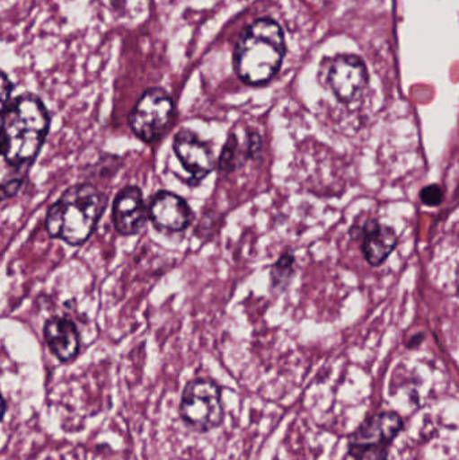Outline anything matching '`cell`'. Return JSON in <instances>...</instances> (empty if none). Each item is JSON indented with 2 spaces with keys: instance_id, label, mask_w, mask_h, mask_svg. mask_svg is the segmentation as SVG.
Instances as JSON below:
<instances>
[{
  "instance_id": "cell-5",
  "label": "cell",
  "mask_w": 459,
  "mask_h": 460,
  "mask_svg": "<svg viewBox=\"0 0 459 460\" xmlns=\"http://www.w3.org/2000/svg\"><path fill=\"white\" fill-rule=\"evenodd\" d=\"M174 116V102L166 91L150 88L139 97L129 113L132 132L146 143H154L163 137Z\"/></svg>"
},
{
  "instance_id": "cell-13",
  "label": "cell",
  "mask_w": 459,
  "mask_h": 460,
  "mask_svg": "<svg viewBox=\"0 0 459 460\" xmlns=\"http://www.w3.org/2000/svg\"><path fill=\"white\" fill-rule=\"evenodd\" d=\"M363 252L366 261L379 267L388 259L398 245V237L393 229L380 226L376 221H369L363 226Z\"/></svg>"
},
{
  "instance_id": "cell-11",
  "label": "cell",
  "mask_w": 459,
  "mask_h": 460,
  "mask_svg": "<svg viewBox=\"0 0 459 460\" xmlns=\"http://www.w3.org/2000/svg\"><path fill=\"white\" fill-rule=\"evenodd\" d=\"M261 147L260 135L255 129H245L243 137L237 132H232L221 151L218 169L224 174L236 172L250 159H258L261 155Z\"/></svg>"
},
{
  "instance_id": "cell-10",
  "label": "cell",
  "mask_w": 459,
  "mask_h": 460,
  "mask_svg": "<svg viewBox=\"0 0 459 460\" xmlns=\"http://www.w3.org/2000/svg\"><path fill=\"white\" fill-rule=\"evenodd\" d=\"M151 223L164 232H182L193 220V212L185 199L172 191H158L148 207Z\"/></svg>"
},
{
  "instance_id": "cell-17",
  "label": "cell",
  "mask_w": 459,
  "mask_h": 460,
  "mask_svg": "<svg viewBox=\"0 0 459 460\" xmlns=\"http://www.w3.org/2000/svg\"><path fill=\"white\" fill-rule=\"evenodd\" d=\"M457 288H458V292H459V270H458V276H457Z\"/></svg>"
},
{
  "instance_id": "cell-3",
  "label": "cell",
  "mask_w": 459,
  "mask_h": 460,
  "mask_svg": "<svg viewBox=\"0 0 459 460\" xmlns=\"http://www.w3.org/2000/svg\"><path fill=\"white\" fill-rule=\"evenodd\" d=\"M105 207L104 194L91 183L72 186L49 209L46 230L51 238L81 245L96 229Z\"/></svg>"
},
{
  "instance_id": "cell-1",
  "label": "cell",
  "mask_w": 459,
  "mask_h": 460,
  "mask_svg": "<svg viewBox=\"0 0 459 460\" xmlns=\"http://www.w3.org/2000/svg\"><path fill=\"white\" fill-rule=\"evenodd\" d=\"M50 116L35 94L2 105V154L7 166L22 170L34 162L48 137Z\"/></svg>"
},
{
  "instance_id": "cell-6",
  "label": "cell",
  "mask_w": 459,
  "mask_h": 460,
  "mask_svg": "<svg viewBox=\"0 0 459 460\" xmlns=\"http://www.w3.org/2000/svg\"><path fill=\"white\" fill-rule=\"evenodd\" d=\"M402 419L396 413L383 412L364 421L350 437V456L355 460H388V448L402 431Z\"/></svg>"
},
{
  "instance_id": "cell-2",
  "label": "cell",
  "mask_w": 459,
  "mask_h": 460,
  "mask_svg": "<svg viewBox=\"0 0 459 460\" xmlns=\"http://www.w3.org/2000/svg\"><path fill=\"white\" fill-rule=\"evenodd\" d=\"M286 54L282 27L269 18H260L248 24L234 50V69L247 85H264L271 81Z\"/></svg>"
},
{
  "instance_id": "cell-8",
  "label": "cell",
  "mask_w": 459,
  "mask_h": 460,
  "mask_svg": "<svg viewBox=\"0 0 459 460\" xmlns=\"http://www.w3.org/2000/svg\"><path fill=\"white\" fill-rule=\"evenodd\" d=\"M368 83V72L360 58L353 56L339 57L329 72V84L337 99L352 102L360 97Z\"/></svg>"
},
{
  "instance_id": "cell-16",
  "label": "cell",
  "mask_w": 459,
  "mask_h": 460,
  "mask_svg": "<svg viewBox=\"0 0 459 460\" xmlns=\"http://www.w3.org/2000/svg\"><path fill=\"white\" fill-rule=\"evenodd\" d=\"M13 84L8 80L7 75H2V105L7 104L11 100V93H13Z\"/></svg>"
},
{
  "instance_id": "cell-14",
  "label": "cell",
  "mask_w": 459,
  "mask_h": 460,
  "mask_svg": "<svg viewBox=\"0 0 459 460\" xmlns=\"http://www.w3.org/2000/svg\"><path fill=\"white\" fill-rule=\"evenodd\" d=\"M294 262H296V259L290 253L283 254L275 262L271 270V284L274 288L282 289L283 287L287 286L294 273Z\"/></svg>"
},
{
  "instance_id": "cell-4",
  "label": "cell",
  "mask_w": 459,
  "mask_h": 460,
  "mask_svg": "<svg viewBox=\"0 0 459 460\" xmlns=\"http://www.w3.org/2000/svg\"><path fill=\"white\" fill-rule=\"evenodd\" d=\"M180 415L193 431L207 432L217 429L224 419L220 386L204 378L188 383L182 392Z\"/></svg>"
},
{
  "instance_id": "cell-12",
  "label": "cell",
  "mask_w": 459,
  "mask_h": 460,
  "mask_svg": "<svg viewBox=\"0 0 459 460\" xmlns=\"http://www.w3.org/2000/svg\"><path fill=\"white\" fill-rule=\"evenodd\" d=\"M46 343L61 362H70L80 351V334L72 319L53 316L43 327Z\"/></svg>"
},
{
  "instance_id": "cell-9",
  "label": "cell",
  "mask_w": 459,
  "mask_h": 460,
  "mask_svg": "<svg viewBox=\"0 0 459 460\" xmlns=\"http://www.w3.org/2000/svg\"><path fill=\"white\" fill-rule=\"evenodd\" d=\"M150 218L146 208L143 191L137 186H126L113 201L112 220L121 235L137 234Z\"/></svg>"
},
{
  "instance_id": "cell-15",
  "label": "cell",
  "mask_w": 459,
  "mask_h": 460,
  "mask_svg": "<svg viewBox=\"0 0 459 460\" xmlns=\"http://www.w3.org/2000/svg\"><path fill=\"white\" fill-rule=\"evenodd\" d=\"M420 199L428 207H439L444 201V190L438 185L428 186L420 191Z\"/></svg>"
},
{
  "instance_id": "cell-7",
  "label": "cell",
  "mask_w": 459,
  "mask_h": 460,
  "mask_svg": "<svg viewBox=\"0 0 459 460\" xmlns=\"http://www.w3.org/2000/svg\"><path fill=\"white\" fill-rule=\"evenodd\" d=\"M175 155L194 181H202L215 170L212 147L190 129H181L174 137Z\"/></svg>"
}]
</instances>
